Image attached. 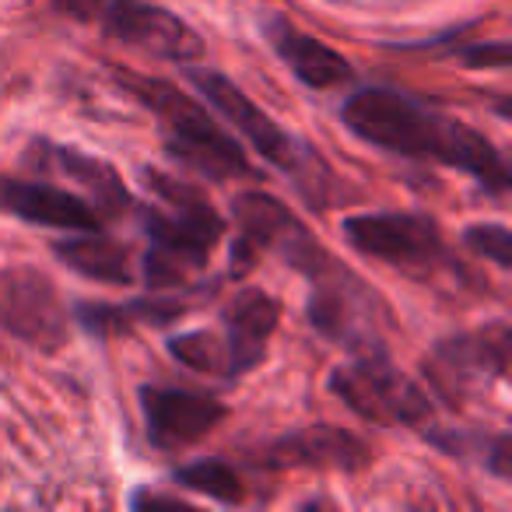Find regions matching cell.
I'll return each mask as SVG.
<instances>
[{
    "label": "cell",
    "instance_id": "1",
    "mask_svg": "<svg viewBox=\"0 0 512 512\" xmlns=\"http://www.w3.org/2000/svg\"><path fill=\"white\" fill-rule=\"evenodd\" d=\"M341 123L386 155L460 169L491 197H505L512 186L509 158L470 123L425 106L397 88H358L344 99Z\"/></svg>",
    "mask_w": 512,
    "mask_h": 512
},
{
    "label": "cell",
    "instance_id": "2",
    "mask_svg": "<svg viewBox=\"0 0 512 512\" xmlns=\"http://www.w3.org/2000/svg\"><path fill=\"white\" fill-rule=\"evenodd\" d=\"M148 186L162 204H137L141 232L148 239L141 256V281L151 292L186 288L197 271H204L214 246L225 235V218L207 204L200 190L183 179L148 172Z\"/></svg>",
    "mask_w": 512,
    "mask_h": 512
},
{
    "label": "cell",
    "instance_id": "3",
    "mask_svg": "<svg viewBox=\"0 0 512 512\" xmlns=\"http://www.w3.org/2000/svg\"><path fill=\"white\" fill-rule=\"evenodd\" d=\"M113 78L120 92H127L137 106H144L158 120L165 151L176 158V165L204 179H214V183L253 179L256 169L246 158V151L239 148V141L193 95H186L172 81L130 71V67H113Z\"/></svg>",
    "mask_w": 512,
    "mask_h": 512
},
{
    "label": "cell",
    "instance_id": "4",
    "mask_svg": "<svg viewBox=\"0 0 512 512\" xmlns=\"http://www.w3.org/2000/svg\"><path fill=\"white\" fill-rule=\"evenodd\" d=\"M186 78L204 95V102H211V109H218V113L225 116L228 127L239 130V137H246V141L253 144L256 155L295 179L299 193L313 200V207H330V200L341 190H337V179H334V172H330V165L323 162L313 144H306L302 137H295L292 130L281 127L271 113H264V109L256 106L235 81H228L225 74L190 64L186 67Z\"/></svg>",
    "mask_w": 512,
    "mask_h": 512
},
{
    "label": "cell",
    "instance_id": "5",
    "mask_svg": "<svg viewBox=\"0 0 512 512\" xmlns=\"http://www.w3.org/2000/svg\"><path fill=\"white\" fill-rule=\"evenodd\" d=\"M327 386L348 411H355L365 421L390 428H411L432 446H439L442 435H446V425H439V418H435L432 393L418 379L400 372L390 362L386 348L355 351V362L337 365L330 372Z\"/></svg>",
    "mask_w": 512,
    "mask_h": 512
},
{
    "label": "cell",
    "instance_id": "6",
    "mask_svg": "<svg viewBox=\"0 0 512 512\" xmlns=\"http://www.w3.org/2000/svg\"><path fill=\"white\" fill-rule=\"evenodd\" d=\"M232 218L239 228L232 242V278H242L260 260V253H278L302 278H313L316 271L337 260L278 197L264 190L239 193L232 204Z\"/></svg>",
    "mask_w": 512,
    "mask_h": 512
},
{
    "label": "cell",
    "instance_id": "7",
    "mask_svg": "<svg viewBox=\"0 0 512 512\" xmlns=\"http://www.w3.org/2000/svg\"><path fill=\"white\" fill-rule=\"evenodd\" d=\"M341 235L348 246L379 264L404 271L411 278H435L442 271H456L453 253L442 242L435 218L414 211H369L341 221Z\"/></svg>",
    "mask_w": 512,
    "mask_h": 512
},
{
    "label": "cell",
    "instance_id": "8",
    "mask_svg": "<svg viewBox=\"0 0 512 512\" xmlns=\"http://www.w3.org/2000/svg\"><path fill=\"white\" fill-rule=\"evenodd\" d=\"M509 348L512 334L505 320L446 337L435 344L432 358H425V379L446 404H460L509 376Z\"/></svg>",
    "mask_w": 512,
    "mask_h": 512
},
{
    "label": "cell",
    "instance_id": "9",
    "mask_svg": "<svg viewBox=\"0 0 512 512\" xmlns=\"http://www.w3.org/2000/svg\"><path fill=\"white\" fill-rule=\"evenodd\" d=\"M309 285L313 288H309L306 313L309 323L316 327V334H323L327 341H337L341 348L351 351L386 348L383 337H379V327L386 323V306L341 260L334 267H327L323 274H316Z\"/></svg>",
    "mask_w": 512,
    "mask_h": 512
},
{
    "label": "cell",
    "instance_id": "10",
    "mask_svg": "<svg viewBox=\"0 0 512 512\" xmlns=\"http://www.w3.org/2000/svg\"><path fill=\"white\" fill-rule=\"evenodd\" d=\"M92 25H99L116 43L144 57L165 60V64L190 67L207 53L197 29H190L183 18L165 11L155 0H102L92 15Z\"/></svg>",
    "mask_w": 512,
    "mask_h": 512
},
{
    "label": "cell",
    "instance_id": "11",
    "mask_svg": "<svg viewBox=\"0 0 512 512\" xmlns=\"http://www.w3.org/2000/svg\"><path fill=\"white\" fill-rule=\"evenodd\" d=\"M67 309L57 285L36 267L0 271V330L46 355L67 344Z\"/></svg>",
    "mask_w": 512,
    "mask_h": 512
},
{
    "label": "cell",
    "instance_id": "12",
    "mask_svg": "<svg viewBox=\"0 0 512 512\" xmlns=\"http://www.w3.org/2000/svg\"><path fill=\"white\" fill-rule=\"evenodd\" d=\"M22 165L39 176H64L71 179L81 190V197H88V204L99 211V218L106 221H120L127 214H134L137 200L127 190V183L120 179V172L109 162L85 151L71 148V144H53V141H32L22 155Z\"/></svg>",
    "mask_w": 512,
    "mask_h": 512
},
{
    "label": "cell",
    "instance_id": "13",
    "mask_svg": "<svg viewBox=\"0 0 512 512\" xmlns=\"http://www.w3.org/2000/svg\"><path fill=\"white\" fill-rule=\"evenodd\" d=\"M137 397L148 425V442L162 453L197 446L228 418V407L218 397L179 390V386H141Z\"/></svg>",
    "mask_w": 512,
    "mask_h": 512
},
{
    "label": "cell",
    "instance_id": "14",
    "mask_svg": "<svg viewBox=\"0 0 512 512\" xmlns=\"http://www.w3.org/2000/svg\"><path fill=\"white\" fill-rule=\"evenodd\" d=\"M281 320V302L264 288H242L221 316V330L214 334L221 358V379H242L264 362L267 344Z\"/></svg>",
    "mask_w": 512,
    "mask_h": 512
},
{
    "label": "cell",
    "instance_id": "15",
    "mask_svg": "<svg viewBox=\"0 0 512 512\" xmlns=\"http://www.w3.org/2000/svg\"><path fill=\"white\" fill-rule=\"evenodd\" d=\"M0 211H8L18 221H29V225L53 228V232H99V228H106V221L88 204V197L50 183V179L0 176Z\"/></svg>",
    "mask_w": 512,
    "mask_h": 512
},
{
    "label": "cell",
    "instance_id": "16",
    "mask_svg": "<svg viewBox=\"0 0 512 512\" xmlns=\"http://www.w3.org/2000/svg\"><path fill=\"white\" fill-rule=\"evenodd\" d=\"M264 467H306V470H365L372 446L362 435L337 425H309L274 439L260 456Z\"/></svg>",
    "mask_w": 512,
    "mask_h": 512
},
{
    "label": "cell",
    "instance_id": "17",
    "mask_svg": "<svg viewBox=\"0 0 512 512\" xmlns=\"http://www.w3.org/2000/svg\"><path fill=\"white\" fill-rule=\"evenodd\" d=\"M264 36H267V43H271V50L281 57V64L295 74V81L313 88V92H330V88H341L355 78L351 64L334 46H327L323 39L302 32L292 18L267 15Z\"/></svg>",
    "mask_w": 512,
    "mask_h": 512
},
{
    "label": "cell",
    "instance_id": "18",
    "mask_svg": "<svg viewBox=\"0 0 512 512\" xmlns=\"http://www.w3.org/2000/svg\"><path fill=\"white\" fill-rule=\"evenodd\" d=\"M53 253L67 271L81 274L88 281H99V285H134V253H130L127 242L113 239L99 228V232H74L67 239L53 242Z\"/></svg>",
    "mask_w": 512,
    "mask_h": 512
},
{
    "label": "cell",
    "instance_id": "19",
    "mask_svg": "<svg viewBox=\"0 0 512 512\" xmlns=\"http://www.w3.org/2000/svg\"><path fill=\"white\" fill-rule=\"evenodd\" d=\"M186 313V302L169 295H144V299H130V302H74V320L81 323V330L88 334L109 337L116 334H130L137 327H169L179 316Z\"/></svg>",
    "mask_w": 512,
    "mask_h": 512
},
{
    "label": "cell",
    "instance_id": "20",
    "mask_svg": "<svg viewBox=\"0 0 512 512\" xmlns=\"http://www.w3.org/2000/svg\"><path fill=\"white\" fill-rule=\"evenodd\" d=\"M172 481H176L179 488L197 491V495L211 498V502H221V505L246 502V484H242L239 474L221 460H197V463H186V467H176Z\"/></svg>",
    "mask_w": 512,
    "mask_h": 512
},
{
    "label": "cell",
    "instance_id": "21",
    "mask_svg": "<svg viewBox=\"0 0 512 512\" xmlns=\"http://www.w3.org/2000/svg\"><path fill=\"white\" fill-rule=\"evenodd\" d=\"M169 355L176 362H183L186 369L200 372V376H218L221 379V358H218V344L214 334L204 330H190V334H179L169 341Z\"/></svg>",
    "mask_w": 512,
    "mask_h": 512
},
{
    "label": "cell",
    "instance_id": "22",
    "mask_svg": "<svg viewBox=\"0 0 512 512\" xmlns=\"http://www.w3.org/2000/svg\"><path fill=\"white\" fill-rule=\"evenodd\" d=\"M463 246L474 256L495 264L498 271H509L512 267V232L502 221H488V225H470L463 232Z\"/></svg>",
    "mask_w": 512,
    "mask_h": 512
},
{
    "label": "cell",
    "instance_id": "23",
    "mask_svg": "<svg viewBox=\"0 0 512 512\" xmlns=\"http://www.w3.org/2000/svg\"><path fill=\"white\" fill-rule=\"evenodd\" d=\"M435 46H446V53L456 60V64L463 67H484V71H505V67L512 64V50L505 39H495V43H435ZM435 46H428V50H435ZM425 50V53H428Z\"/></svg>",
    "mask_w": 512,
    "mask_h": 512
},
{
    "label": "cell",
    "instance_id": "24",
    "mask_svg": "<svg viewBox=\"0 0 512 512\" xmlns=\"http://www.w3.org/2000/svg\"><path fill=\"white\" fill-rule=\"evenodd\" d=\"M99 4L102 0H53V8H57L60 15L74 18V22H88V25H92V15Z\"/></svg>",
    "mask_w": 512,
    "mask_h": 512
}]
</instances>
